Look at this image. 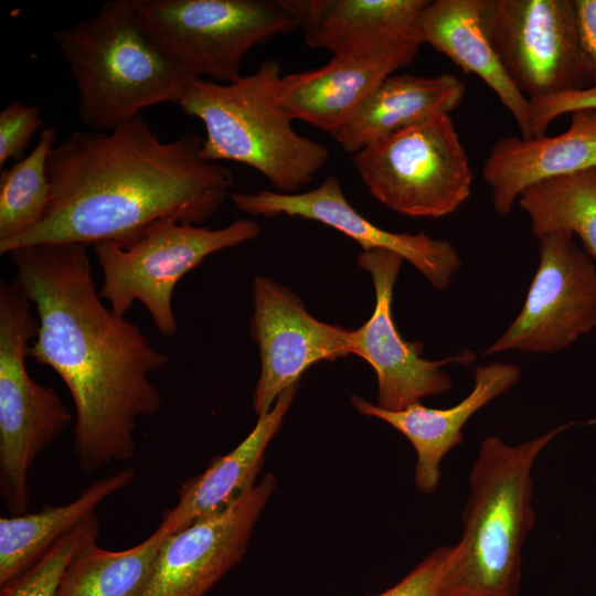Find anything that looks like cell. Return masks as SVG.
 <instances>
[{
	"label": "cell",
	"mask_w": 596,
	"mask_h": 596,
	"mask_svg": "<svg viewBox=\"0 0 596 596\" xmlns=\"http://www.w3.org/2000/svg\"><path fill=\"white\" fill-rule=\"evenodd\" d=\"M87 247L40 244L8 255L39 322L29 358L67 386L75 406L73 449L81 469L92 473L134 457L137 421L162 405L150 374L169 356L104 305Z\"/></svg>",
	"instance_id": "cell-1"
},
{
	"label": "cell",
	"mask_w": 596,
	"mask_h": 596,
	"mask_svg": "<svg viewBox=\"0 0 596 596\" xmlns=\"http://www.w3.org/2000/svg\"><path fill=\"white\" fill-rule=\"evenodd\" d=\"M202 143L193 132L162 141L142 115L110 131H73L49 157L42 221L0 244V254L40 244L123 242L168 220L205 222L230 194L233 177L202 157Z\"/></svg>",
	"instance_id": "cell-2"
},
{
	"label": "cell",
	"mask_w": 596,
	"mask_h": 596,
	"mask_svg": "<svg viewBox=\"0 0 596 596\" xmlns=\"http://www.w3.org/2000/svg\"><path fill=\"white\" fill-rule=\"evenodd\" d=\"M595 421L571 422L518 445L485 438L469 476L462 535L450 546L440 596H519L522 551L535 523L534 462L561 433Z\"/></svg>",
	"instance_id": "cell-3"
},
{
	"label": "cell",
	"mask_w": 596,
	"mask_h": 596,
	"mask_svg": "<svg viewBox=\"0 0 596 596\" xmlns=\"http://www.w3.org/2000/svg\"><path fill=\"white\" fill-rule=\"evenodd\" d=\"M138 0L104 2L91 18L51 32L78 93V118L110 131L150 106L175 103L194 79L142 31Z\"/></svg>",
	"instance_id": "cell-4"
},
{
	"label": "cell",
	"mask_w": 596,
	"mask_h": 596,
	"mask_svg": "<svg viewBox=\"0 0 596 596\" xmlns=\"http://www.w3.org/2000/svg\"><path fill=\"white\" fill-rule=\"evenodd\" d=\"M280 71L277 61L268 60L230 83L194 78L178 105L203 123L205 160L249 166L277 192L297 193L324 167L329 150L295 131L292 116L277 97Z\"/></svg>",
	"instance_id": "cell-5"
},
{
	"label": "cell",
	"mask_w": 596,
	"mask_h": 596,
	"mask_svg": "<svg viewBox=\"0 0 596 596\" xmlns=\"http://www.w3.org/2000/svg\"><path fill=\"white\" fill-rule=\"evenodd\" d=\"M33 308L14 279L0 281V497L10 515L28 512L29 471L73 419L58 393L28 372Z\"/></svg>",
	"instance_id": "cell-6"
},
{
	"label": "cell",
	"mask_w": 596,
	"mask_h": 596,
	"mask_svg": "<svg viewBox=\"0 0 596 596\" xmlns=\"http://www.w3.org/2000/svg\"><path fill=\"white\" fill-rule=\"evenodd\" d=\"M259 233L249 219L216 230L168 220L127 241L98 242L93 248L103 275L99 296L121 317L139 301L158 332L171 338L178 331L172 306L178 281L207 256Z\"/></svg>",
	"instance_id": "cell-7"
},
{
	"label": "cell",
	"mask_w": 596,
	"mask_h": 596,
	"mask_svg": "<svg viewBox=\"0 0 596 596\" xmlns=\"http://www.w3.org/2000/svg\"><path fill=\"white\" fill-rule=\"evenodd\" d=\"M136 17L174 64L217 83L241 77L254 46L298 28L280 0H138Z\"/></svg>",
	"instance_id": "cell-8"
},
{
	"label": "cell",
	"mask_w": 596,
	"mask_h": 596,
	"mask_svg": "<svg viewBox=\"0 0 596 596\" xmlns=\"http://www.w3.org/2000/svg\"><path fill=\"white\" fill-rule=\"evenodd\" d=\"M353 164L376 200L407 216L441 217L470 196L472 169L449 115L365 146Z\"/></svg>",
	"instance_id": "cell-9"
},
{
	"label": "cell",
	"mask_w": 596,
	"mask_h": 596,
	"mask_svg": "<svg viewBox=\"0 0 596 596\" xmlns=\"http://www.w3.org/2000/svg\"><path fill=\"white\" fill-rule=\"evenodd\" d=\"M479 18L529 100L585 87L575 0H479Z\"/></svg>",
	"instance_id": "cell-10"
},
{
	"label": "cell",
	"mask_w": 596,
	"mask_h": 596,
	"mask_svg": "<svg viewBox=\"0 0 596 596\" xmlns=\"http://www.w3.org/2000/svg\"><path fill=\"white\" fill-rule=\"evenodd\" d=\"M540 262L523 307L485 355L518 350L555 353L596 328V266L573 236L538 238Z\"/></svg>",
	"instance_id": "cell-11"
},
{
	"label": "cell",
	"mask_w": 596,
	"mask_h": 596,
	"mask_svg": "<svg viewBox=\"0 0 596 596\" xmlns=\"http://www.w3.org/2000/svg\"><path fill=\"white\" fill-rule=\"evenodd\" d=\"M403 257L385 251L362 252L359 265L370 273L375 290L372 316L352 330L351 353L361 356L377 379L376 406L401 411L427 396L445 394L453 387L450 376L441 370L449 363L469 365L477 360L473 352L430 361L422 356L423 344L403 339L392 317L393 289Z\"/></svg>",
	"instance_id": "cell-12"
},
{
	"label": "cell",
	"mask_w": 596,
	"mask_h": 596,
	"mask_svg": "<svg viewBox=\"0 0 596 596\" xmlns=\"http://www.w3.org/2000/svg\"><path fill=\"white\" fill-rule=\"evenodd\" d=\"M252 300L249 332L260 360L252 401L259 416L312 364L351 354L352 330L317 320L290 288L265 276H255Z\"/></svg>",
	"instance_id": "cell-13"
},
{
	"label": "cell",
	"mask_w": 596,
	"mask_h": 596,
	"mask_svg": "<svg viewBox=\"0 0 596 596\" xmlns=\"http://www.w3.org/2000/svg\"><path fill=\"white\" fill-rule=\"evenodd\" d=\"M275 488L266 473L223 511L167 536L141 596H205L244 557Z\"/></svg>",
	"instance_id": "cell-14"
},
{
	"label": "cell",
	"mask_w": 596,
	"mask_h": 596,
	"mask_svg": "<svg viewBox=\"0 0 596 596\" xmlns=\"http://www.w3.org/2000/svg\"><path fill=\"white\" fill-rule=\"evenodd\" d=\"M228 196L238 210L247 214L313 220L353 238L363 252L385 249L395 253L409 262L438 290L446 289L461 267L457 251L446 240L432 238L424 232L393 233L370 222L348 202L339 180L332 175L307 192L233 191Z\"/></svg>",
	"instance_id": "cell-15"
},
{
	"label": "cell",
	"mask_w": 596,
	"mask_h": 596,
	"mask_svg": "<svg viewBox=\"0 0 596 596\" xmlns=\"http://www.w3.org/2000/svg\"><path fill=\"white\" fill-rule=\"evenodd\" d=\"M305 43L337 56L409 65L422 45L418 19L428 0H280Z\"/></svg>",
	"instance_id": "cell-16"
},
{
	"label": "cell",
	"mask_w": 596,
	"mask_h": 596,
	"mask_svg": "<svg viewBox=\"0 0 596 596\" xmlns=\"http://www.w3.org/2000/svg\"><path fill=\"white\" fill-rule=\"evenodd\" d=\"M518 365L494 362L473 368V387L456 405L429 408L416 402L401 411H385L353 395V407L363 415L382 419L404 435L415 449V483L421 492L433 493L440 481L444 457L464 441L462 428L479 409L504 394L520 380Z\"/></svg>",
	"instance_id": "cell-17"
},
{
	"label": "cell",
	"mask_w": 596,
	"mask_h": 596,
	"mask_svg": "<svg viewBox=\"0 0 596 596\" xmlns=\"http://www.w3.org/2000/svg\"><path fill=\"white\" fill-rule=\"evenodd\" d=\"M595 167L596 110H579L560 135L500 138L483 161L481 175L493 209L507 215L526 188Z\"/></svg>",
	"instance_id": "cell-18"
},
{
	"label": "cell",
	"mask_w": 596,
	"mask_h": 596,
	"mask_svg": "<svg viewBox=\"0 0 596 596\" xmlns=\"http://www.w3.org/2000/svg\"><path fill=\"white\" fill-rule=\"evenodd\" d=\"M298 384L279 394L273 407L258 416L251 433L230 453L212 459L200 475L188 478L177 490L178 501L161 512V522L172 532L214 515L253 488L262 470L266 448L279 430Z\"/></svg>",
	"instance_id": "cell-19"
},
{
	"label": "cell",
	"mask_w": 596,
	"mask_h": 596,
	"mask_svg": "<svg viewBox=\"0 0 596 596\" xmlns=\"http://www.w3.org/2000/svg\"><path fill=\"white\" fill-rule=\"evenodd\" d=\"M418 34L422 44L481 78L512 115L522 138L534 137L530 100L513 84L483 32L479 0L428 1L418 19Z\"/></svg>",
	"instance_id": "cell-20"
},
{
	"label": "cell",
	"mask_w": 596,
	"mask_h": 596,
	"mask_svg": "<svg viewBox=\"0 0 596 596\" xmlns=\"http://www.w3.org/2000/svg\"><path fill=\"white\" fill-rule=\"evenodd\" d=\"M465 92V84L454 74H392L330 136L355 153L395 131L449 115L460 105Z\"/></svg>",
	"instance_id": "cell-21"
},
{
	"label": "cell",
	"mask_w": 596,
	"mask_h": 596,
	"mask_svg": "<svg viewBox=\"0 0 596 596\" xmlns=\"http://www.w3.org/2000/svg\"><path fill=\"white\" fill-rule=\"evenodd\" d=\"M396 70L389 62L332 55L330 62L320 67L283 75L278 102L294 119L331 135Z\"/></svg>",
	"instance_id": "cell-22"
},
{
	"label": "cell",
	"mask_w": 596,
	"mask_h": 596,
	"mask_svg": "<svg viewBox=\"0 0 596 596\" xmlns=\"http://www.w3.org/2000/svg\"><path fill=\"white\" fill-rule=\"evenodd\" d=\"M131 468L98 478L65 504H45L38 512L0 518V585L36 563L78 523L95 514L96 508L134 480Z\"/></svg>",
	"instance_id": "cell-23"
},
{
	"label": "cell",
	"mask_w": 596,
	"mask_h": 596,
	"mask_svg": "<svg viewBox=\"0 0 596 596\" xmlns=\"http://www.w3.org/2000/svg\"><path fill=\"white\" fill-rule=\"evenodd\" d=\"M172 530L160 522L140 543L109 551L97 542L79 551L66 566L56 596H141L159 550Z\"/></svg>",
	"instance_id": "cell-24"
},
{
	"label": "cell",
	"mask_w": 596,
	"mask_h": 596,
	"mask_svg": "<svg viewBox=\"0 0 596 596\" xmlns=\"http://www.w3.org/2000/svg\"><path fill=\"white\" fill-rule=\"evenodd\" d=\"M518 203L536 240L552 232L577 235L596 258V167L535 183Z\"/></svg>",
	"instance_id": "cell-25"
},
{
	"label": "cell",
	"mask_w": 596,
	"mask_h": 596,
	"mask_svg": "<svg viewBox=\"0 0 596 596\" xmlns=\"http://www.w3.org/2000/svg\"><path fill=\"white\" fill-rule=\"evenodd\" d=\"M56 139V128L45 127L28 156L1 170L0 244L28 233L42 221L50 201L46 166Z\"/></svg>",
	"instance_id": "cell-26"
},
{
	"label": "cell",
	"mask_w": 596,
	"mask_h": 596,
	"mask_svg": "<svg viewBox=\"0 0 596 596\" xmlns=\"http://www.w3.org/2000/svg\"><path fill=\"white\" fill-rule=\"evenodd\" d=\"M99 528L95 514L83 520L30 568L0 585V596H56L66 566L79 551L97 542Z\"/></svg>",
	"instance_id": "cell-27"
},
{
	"label": "cell",
	"mask_w": 596,
	"mask_h": 596,
	"mask_svg": "<svg viewBox=\"0 0 596 596\" xmlns=\"http://www.w3.org/2000/svg\"><path fill=\"white\" fill-rule=\"evenodd\" d=\"M39 107L20 100L10 102L0 111V167L9 159H20L43 119Z\"/></svg>",
	"instance_id": "cell-28"
},
{
	"label": "cell",
	"mask_w": 596,
	"mask_h": 596,
	"mask_svg": "<svg viewBox=\"0 0 596 596\" xmlns=\"http://www.w3.org/2000/svg\"><path fill=\"white\" fill-rule=\"evenodd\" d=\"M534 137L545 136L551 123L564 114L596 110V84L530 100Z\"/></svg>",
	"instance_id": "cell-29"
},
{
	"label": "cell",
	"mask_w": 596,
	"mask_h": 596,
	"mask_svg": "<svg viewBox=\"0 0 596 596\" xmlns=\"http://www.w3.org/2000/svg\"><path fill=\"white\" fill-rule=\"evenodd\" d=\"M450 546H439L392 587L373 596H440Z\"/></svg>",
	"instance_id": "cell-30"
},
{
	"label": "cell",
	"mask_w": 596,
	"mask_h": 596,
	"mask_svg": "<svg viewBox=\"0 0 596 596\" xmlns=\"http://www.w3.org/2000/svg\"><path fill=\"white\" fill-rule=\"evenodd\" d=\"M579 45L587 79L596 84V0H575Z\"/></svg>",
	"instance_id": "cell-31"
}]
</instances>
